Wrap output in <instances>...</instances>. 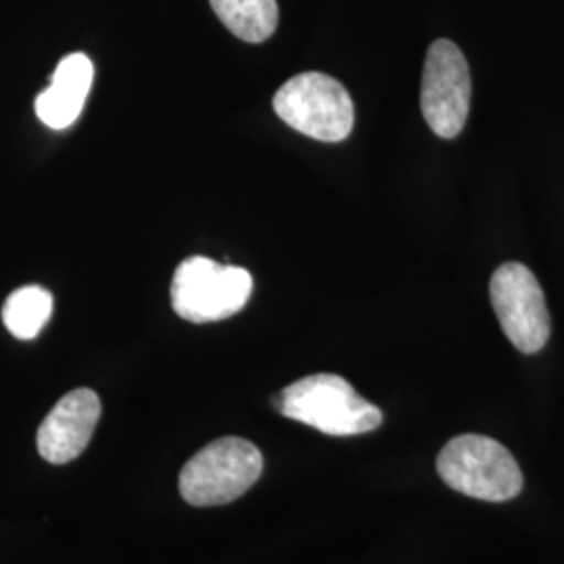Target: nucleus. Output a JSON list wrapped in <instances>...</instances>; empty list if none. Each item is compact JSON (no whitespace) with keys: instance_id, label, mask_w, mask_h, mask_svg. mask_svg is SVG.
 I'll list each match as a JSON object with an SVG mask.
<instances>
[{"instance_id":"nucleus-1","label":"nucleus","mask_w":564,"mask_h":564,"mask_svg":"<svg viewBox=\"0 0 564 564\" xmlns=\"http://www.w3.org/2000/svg\"><path fill=\"white\" fill-rule=\"evenodd\" d=\"M282 416L326 435H362L379 429L383 414L339 375H312L289 384L274 398Z\"/></svg>"},{"instance_id":"nucleus-5","label":"nucleus","mask_w":564,"mask_h":564,"mask_svg":"<svg viewBox=\"0 0 564 564\" xmlns=\"http://www.w3.org/2000/svg\"><path fill=\"white\" fill-rule=\"evenodd\" d=\"M263 470L262 452L241 437L205 445L181 473L182 498L191 506H223L247 494Z\"/></svg>"},{"instance_id":"nucleus-6","label":"nucleus","mask_w":564,"mask_h":564,"mask_svg":"<svg viewBox=\"0 0 564 564\" xmlns=\"http://www.w3.org/2000/svg\"><path fill=\"white\" fill-rule=\"evenodd\" d=\"M473 82L463 51L452 41H435L424 59L421 109L429 128L445 141L463 132L470 111Z\"/></svg>"},{"instance_id":"nucleus-2","label":"nucleus","mask_w":564,"mask_h":564,"mask_svg":"<svg viewBox=\"0 0 564 564\" xmlns=\"http://www.w3.org/2000/svg\"><path fill=\"white\" fill-rule=\"evenodd\" d=\"M437 473L447 487L485 502H508L523 489L514 456L491 437L460 435L437 456Z\"/></svg>"},{"instance_id":"nucleus-7","label":"nucleus","mask_w":564,"mask_h":564,"mask_svg":"<svg viewBox=\"0 0 564 564\" xmlns=\"http://www.w3.org/2000/svg\"><path fill=\"white\" fill-rule=\"evenodd\" d=\"M489 297L510 343L523 354H538L550 339V312L535 274L519 262H506L494 272Z\"/></svg>"},{"instance_id":"nucleus-11","label":"nucleus","mask_w":564,"mask_h":564,"mask_svg":"<svg viewBox=\"0 0 564 564\" xmlns=\"http://www.w3.org/2000/svg\"><path fill=\"white\" fill-rule=\"evenodd\" d=\"M53 314V295L39 284H28L13 291L2 305V323L21 341H32L41 335Z\"/></svg>"},{"instance_id":"nucleus-4","label":"nucleus","mask_w":564,"mask_h":564,"mask_svg":"<svg viewBox=\"0 0 564 564\" xmlns=\"http://www.w3.org/2000/svg\"><path fill=\"white\" fill-rule=\"evenodd\" d=\"M272 105L286 126L314 141L341 142L354 130L356 109L347 88L321 72L284 82Z\"/></svg>"},{"instance_id":"nucleus-9","label":"nucleus","mask_w":564,"mask_h":564,"mask_svg":"<svg viewBox=\"0 0 564 564\" xmlns=\"http://www.w3.org/2000/svg\"><path fill=\"white\" fill-rule=\"evenodd\" d=\"M95 80V65L84 53L63 57L48 88L36 97V116L53 130H65L80 118Z\"/></svg>"},{"instance_id":"nucleus-3","label":"nucleus","mask_w":564,"mask_h":564,"mask_svg":"<svg viewBox=\"0 0 564 564\" xmlns=\"http://www.w3.org/2000/svg\"><path fill=\"white\" fill-rule=\"evenodd\" d=\"M253 291V276L241 265H226L195 256L176 268L172 307L182 321L218 323L239 314Z\"/></svg>"},{"instance_id":"nucleus-10","label":"nucleus","mask_w":564,"mask_h":564,"mask_svg":"<svg viewBox=\"0 0 564 564\" xmlns=\"http://www.w3.org/2000/svg\"><path fill=\"white\" fill-rule=\"evenodd\" d=\"M214 13L242 42H265L279 25L276 0H209Z\"/></svg>"},{"instance_id":"nucleus-8","label":"nucleus","mask_w":564,"mask_h":564,"mask_svg":"<svg viewBox=\"0 0 564 564\" xmlns=\"http://www.w3.org/2000/svg\"><path fill=\"white\" fill-rule=\"evenodd\" d=\"M101 419V400L93 389H74L63 395L42 421L36 445L51 464H67L78 458L90 444Z\"/></svg>"}]
</instances>
